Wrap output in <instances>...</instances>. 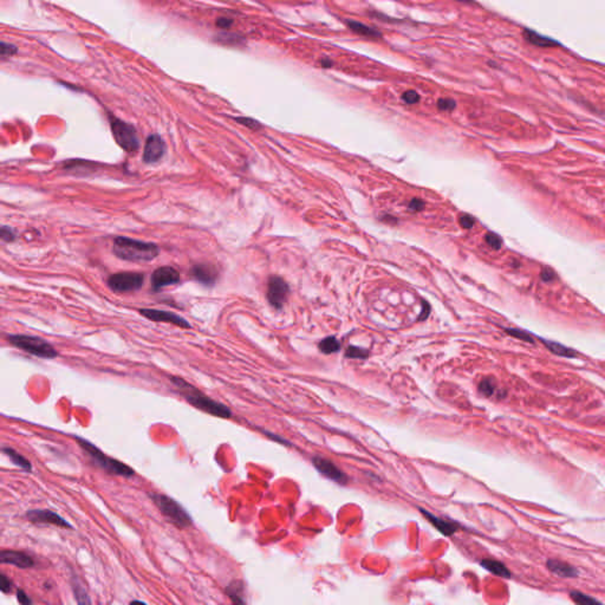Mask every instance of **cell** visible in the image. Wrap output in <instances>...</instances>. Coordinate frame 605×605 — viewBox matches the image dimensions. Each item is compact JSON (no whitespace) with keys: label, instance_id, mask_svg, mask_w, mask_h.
I'll return each mask as SVG.
<instances>
[{"label":"cell","instance_id":"obj_1","mask_svg":"<svg viewBox=\"0 0 605 605\" xmlns=\"http://www.w3.org/2000/svg\"><path fill=\"white\" fill-rule=\"evenodd\" d=\"M170 380L174 386L178 387L179 390L184 394L185 398L190 406L195 407L196 409L201 410V412L207 413L210 414V415L216 417L230 419V417L232 416V412H231L229 407L210 398L208 396L197 390L195 387H193L192 384L186 382L185 380L179 379V377H171Z\"/></svg>","mask_w":605,"mask_h":605},{"label":"cell","instance_id":"obj_2","mask_svg":"<svg viewBox=\"0 0 605 605\" xmlns=\"http://www.w3.org/2000/svg\"><path fill=\"white\" fill-rule=\"evenodd\" d=\"M114 253L119 259L127 261H152L159 256L158 245L153 242H144L135 239L118 237L114 240Z\"/></svg>","mask_w":605,"mask_h":605},{"label":"cell","instance_id":"obj_3","mask_svg":"<svg viewBox=\"0 0 605 605\" xmlns=\"http://www.w3.org/2000/svg\"><path fill=\"white\" fill-rule=\"evenodd\" d=\"M78 443H80V446L82 448H83V450L85 451V453H87L89 457H90L92 460L96 462L97 465H98L99 467H102L104 470H107V472H109L111 474H116V475L125 476V477L133 476L134 474H135V472H134V469L132 468V467L124 465L121 461L115 460V459H113V458H109L108 455L102 453L98 448L93 446L92 443L87 441V440L78 439Z\"/></svg>","mask_w":605,"mask_h":605},{"label":"cell","instance_id":"obj_4","mask_svg":"<svg viewBox=\"0 0 605 605\" xmlns=\"http://www.w3.org/2000/svg\"><path fill=\"white\" fill-rule=\"evenodd\" d=\"M9 342L16 348L33 355V356L40 358H55L58 356V352L44 339L35 336L26 335H12L7 337Z\"/></svg>","mask_w":605,"mask_h":605},{"label":"cell","instance_id":"obj_5","mask_svg":"<svg viewBox=\"0 0 605 605\" xmlns=\"http://www.w3.org/2000/svg\"><path fill=\"white\" fill-rule=\"evenodd\" d=\"M152 498L164 517L174 525H177L178 527L185 528L192 525V518L186 512L184 507L174 499L162 494H153Z\"/></svg>","mask_w":605,"mask_h":605},{"label":"cell","instance_id":"obj_6","mask_svg":"<svg viewBox=\"0 0 605 605\" xmlns=\"http://www.w3.org/2000/svg\"><path fill=\"white\" fill-rule=\"evenodd\" d=\"M111 132L114 139L122 149L128 153L136 152L140 147L139 137L135 128L129 123H125L118 118H111Z\"/></svg>","mask_w":605,"mask_h":605},{"label":"cell","instance_id":"obj_7","mask_svg":"<svg viewBox=\"0 0 605 605\" xmlns=\"http://www.w3.org/2000/svg\"><path fill=\"white\" fill-rule=\"evenodd\" d=\"M144 283V275L137 272H119L110 275L108 285L115 292H132L142 287Z\"/></svg>","mask_w":605,"mask_h":605},{"label":"cell","instance_id":"obj_8","mask_svg":"<svg viewBox=\"0 0 605 605\" xmlns=\"http://www.w3.org/2000/svg\"><path fill=\"white\" fill-rule=\"evenodd\" d=\"M290 287L285 280L278 275H272L267 284V300L272 308L282 309L287 300Z\"/></svg>","mask_w":605,"mask_h":605},{"label":"cell","instance_id":"obj_9","mask_svg":"<svg viewBox=\"0 0 605 605\" xmlns=\"http://www.w3.org/2000/svg\"><path fill=\"white\" fill-rule=\"evenodd\" d=\"M140 313L147 319L153 320V322L169 323L182 329L190 327V324L187 322L185 318H182V317L177 315V313L170 311H163V310L156 309H141Z\"/></svg>","mask_w":605,"mask_h":605},{"label":"cell","instance_id":"obj_10","mask_svg":"<svg viewBox=\"0 0 605 605\" xmlns=\"http://www.w3.org/2000/svg\"><path fill=\"white\" fill-rule=\"evenodd\" d=\"M312 464L316 467V469L318 470L320 474H323L324 476H326L327 479L341 485H345L348 483V475H346L344 472H342L334 462L327 460V459L316 457L312 459Z\"/></svg>","mask_w":605,"mask_h":605},{"label":"cell","instance_id":"obj_11","mask_svg":"<svg viewBox=\"0 0 605 605\" xmlns=\"http://www.w3.org/2000/svg\"><path fill=\"white\" fill-rule=\"evenodd\" d=\"M180 280V273L170 266H162L155 270L152 274V287L154 291L161 290L164 286L174 285Z\"/></svg>","mask_w":605,"mask_h":605},{"label":"cell","instance_id":"obj_12","mask_svg":"<svg viewBox=\"0 0 605 605\" xmlns=\"http://www.w3.org/2000/svg\"><path fill=\"white\" fill-rule=\"evenodd\" d=\"M26 518L31 522H37V524H51L57 525L59 527H68L70 528L71 525L68 521L64 520L61 515L52 512L48 510H33L26 513Z\"/></svg>","mask_w":605,"mask_h":605},{"label":"cell","instance_id":"obj_13","mask_svg":"<svg viewBox=\"0 0 605 605\" xmlns=\"http://www.w3.org/2000/svg\"><path fill=\"white\" fill-rule=\"evenodd\" d=\"M164 154V142L159 135H150L145 142L143 160L147 163L159 161Z\"/></svg>","mask_w":605,"mask_h":605},{"label":"cell","instance_id":"obj_14","mask_svg":"<svg viewBox=\"0 0 605 605\" xmlns=\"http://www.w3.org/2000/svg\"><path fill=\"white\" fill-rule=\"evenodd\" d=\"M192 277L206 286H212L218 279V271L210 264H197L190 270Z\"/></svg>","mask_w":605,"mask_h":605},{"label":"cell","instance_id":"obj_15","mask_svg":"<svg viewBox=\"0 0 605 605\" xmlns=\"http://www.w3.org/2000/svg\"><path fill=\"white\" fill-rule=\"evenodd\" d=\"M12 564L20 569H29L35 565L33 559L30 556L19 551L5 550L0 551V564Z\"/></svg>","mask_w":605,"mask_h":605},{"label":"cell","instance_id":"obj_16","mask_svg":"<svg viewBox=\"0 0 605 605\" xmlns=\"http://www.w3.org/2000/svg\"><path fill=\"white\" fill-rule=\"evenodd\" d=\"M546 566L552 573L557 574L558 577L576 578L579 574L576 567L557 559H548L546 562Z\"/></svg>","mask_w":605,"mask_h":605},{"label":"cell","instance_id":"obj_17","mask_svg":"<svg viewBox=\"0 0 605 605\" xmlns=\"http://www.w3.org/2000/svg\"><path fill=\"white\" fill-rule=\"evenodd\" d=\"M421 513L424 515L425 518L428 519V521L431 522V524L439 530L440 532L442 533L444 536H451L453 533H455L458 531V525L455 524V522H450L448 520H443V519L436 517V515L432 514L431 512H428V511H425L423 509H420Z\"/></svg>","mask_w":605,"mask_h":605},{"label":"cell","instance_id":"obj_18","mask_svg":"<svg viewBox=\"0 0 605 605\" xmlns=\"http://www.w3.org/2000/svg\"><path fill=\"white\" fill-rule=\"evenodd\" d=\"M524 37H525V39L527 40L528 43H531V44H533V45H536V46L550 47V46L559 45V43L556 42V40H553L552 38H548V37L538 35L537 32L532 31V30H528V29H526L525 31H524Z\"/></svg>","mask_w":605,"mask_h":605},{"label":"cell","instance_id":"obj_19","mask_svg":"<svg viewBox=\"0 0 605 605\" xmlns=\"http://www.w3.org/2000/svg\"><path fill=\"white\" fill-rule=\"evenodd\" d=\"M71 584H72V590H73L74 597H76L77 604L78 605H91L90 597H89L87 589H85L84 584L82 583L80 578H78L77 576H73L72 581H71Z\"/></svg>","mask_w":605,"mask_h":605},{"label":"cell","instance_id":"obj_20","mask_svg":"<svg viewBox=\"0 0 605 605\" xmlns=\"http://www.w3.org/2000/svg\"><path fill=\"white\" fill-rule=\"evenodd\" d=\"M480 564L484 569H486L487 571H489V572L498 574V576H501L503 578L511 577V572L509 571V569H507L505 564L501 562H498V560H493V559H484V560H481Z\"/></svg>","mask_w":605,"mask_h":605},{"label":"cell","instance_id":"obj_21","mask_svg":"<svg viewBox=\"0 0 605 605\" xmlns=\"http://www.w3.org/2000/svg\"><path fill=\"white\" fill-rule=\"evenodd\" d=\"M3 453L6 454L7 457H9L14 465H17L18 467H20L21 469L26 470V472H31L32 470V465L31 462H30L28 459L24 458L23 455L18 453L13 449V448H9V447H5L3 448Z\"/></svg>","mask_w":605,"mask_h":605},{"label":"cell","instance_id":"obj_22","mask_svg":"<svg viewBox=\"0 0 605 605\" xmlns=\"http://www.w3.org/2000/svg\"><path fill=\"white\" fill-rule=\"evenodd\" d=\"M346 24H348L351 31L357 33V35L371 37V38H379V37H381V33L379 31H376L375 29L369 28V26L362 24V23H358V21L348 20L346 21Z\"/></svg>","mask_w":605,"mask_h":605},{"label":"cell","instance_id":"obj_23","mask_svg":"<svg viewBox=\"0 0 605 605\" xmlns=\"http://www.w3.org/2000/svg\"><path fill=\"white\" fill-rule=\"evenodd\" d=\"M242 590H244V586H242L240 582H233L227 589V593H229L230 598L232 599L234 605H246Z\"/></svg>","mask_w":605,"mask_h":605},{"label":"cell","instance_id":"obj_24","mask_svg":"<svg viewBox=\"0 0 605 605\" xmlns=\"http://www.w3.org/2000/svg\"><path fill=\"white\" fill-rule=\"evenodd\" d=\"M318 348L320 350V352H323L324 355H331L339 351V349H341V343H339L338 339L334 337V336H330V337L324 338L323 341L319 342Z\"/></svg>","mask_w":605,"mask_h":605},{"label":"cell","instance_id":"obj_25","mask_svg":"<svg viewBox=\"0 0 605 605\" xmlns=\"http://www.w3.org/2000/svg\"><path fill=\"white\" fill-rule=\"evenodd\" d=\"M543 342L545 343L546 348L550 350L551 352H553L554 355H558V356L569 357V358H573L577 356V354L574 352L573 350L566 348V346L559 344V343L551 342V341H544V339H543Z\"/></svg>","mask_w":605,"mask_h":605},{"label":"cell","instance_id":"obj_26","mask_svg":"<svg viewBox=\"0 0 605 605\" xmlns=\"http://www.w3.org/2000/svg\"><path fill=\"white\" fill-rule=\"evenodd\" d=\"M570 597L577 605H603L598 599L592 598L591 596L585 595L581 591H571Z\"/></svg>","mask_w":605,"mask_h":605},{"label":"cell","instance_id":"obj_27","mask_svg":"<svg viewBox=\"0 0 605 605\" xmlns=\"http://www.w3.org/2000/svg\"><path fill=\"white\" fill-rule=\"evenodd\" d=\"M479 390L486 396L494 395L496 393V384L494 382V380L489 379V377L488 379L483 380V382L479 384Z\"/></svg>","mask_w":605,"mask_h":605},{"label":"cell","instance_id":"obj_28","mask_svg":"<svg viewBox=\"0 0 605 605\" xmlns=\"http://www.w3.org/2000/svg\"><path fill=\"white\" fill-rule=\"evenodd\" d=\"M369 356V351L357 346L350 345L345 351V357L348 358H367Z\"/></svg>","mask_w":605,"mask_h":605},{"label":"cell","instance_id":"obj_29","mask_svg":"<svg viewBox=\"0 0 605 605\" xmlns=\"http://www.w3.org/2000/svg\"><path fill=\"white\" fill-rule=\"evenodd\" d=\"M505 331L510 336H512V337H515V338H518V339H521V341L527 342V343H535V341H533V338H532V336L530 335V334H527V332L518 330V329H505Z\"/></svg>","mask_w":605,"mask_h":605},{"label":"cell","instance_id":"obj_30","mask_svg":"<svg viewBox=\"0 0 605 605\" xmlns=\"http://www.w3.org/2000/svg\"><path fill=\"white\" fill-rule=\"evenodd\" d=\"M485 239H486V242L488 244L489 247H492L493 249H496V251L501 248L502 240H501V239H500V237H499L498 234L488 232L486 234V238H485Z\"/></svg>","mask_w":605,"mask_h":605},{"label":"cell","instance_id":"obj_31","mask_svg":"<svg viewBox=\"0 0 605 605\" xmlns=\"http://www.w3.org/2000/svg\"><path fill=\"white\" fill-rule=\"evenodd\" d=\"M18 52V48L12 45V44L0 42V57H11V56L16 55Z\"/></svg>","mask_w":605,"mask_h":605},{"label":"cell","instance_id":"obj_32","mask_svg":"<svg viewBox=\"0 0 605 605\" xmlns=\"http://www.w3.org/2000/svg\"><path fill=\"white\" fill-rule=\"evenodd\" d=\"M402 99L405 100L406 103H408V104H415V103H419L420 102L421 97H420V95L416 91L408 90V91H406L405 93H403V95H402Z\"/></svg>","mask_w":605,"mask_h":605},{"label":"cell","instance_id":"obj_33","mask_svg":"<svg viewBox=\"0 0 605 605\" xmlns=\"http://www.w3.org/2000/svg\"><path fill=\"white\" fill-rule=\"evenodd\" d=\"M0 239L4 241H13L14 239H16V234H14V231L12 229H10V227H0Z\"/></svg>","mask_w":605,"mask_h":605},{"label":"cell","instance_id":"obj_34","mask_svg":"<svg viewBox=\"0 0 605 605\" xmlns=\"http://www.w3.org/2000/svg\"><path fill=\"white\" fill-rule=\"evenodd\" d=\"M455 107H457V103L450 98H440L438 100V108L440 110H453Z\"/></svg>","mask_w":605,"mask_h":605},{"label":"cell","instance_id":"obj_35","mask_svg":"<svg viewBox=\"0 0 605 605\" xmlns=\"http://www.w3.org/2000/svg\"><path fill=\"white\" fill-rule=\"evenodd\" d=\"M459 222H460V225L462 229H472V227L475 225V219L473 218L472 215L469 214H462L460 216V220H459Z\"/></svg>","mask_w":605,"mask_h":605},{"label":"cell","instance_id":"obj_36","mask_svg":"<svg viewBox=\"0 0 605 605\" xmlns=\"http://www.w3.org/2000/svg\"><path fill=\"white\" fill-rule=\"evenodd\" d=\"M12 590V582L7 578L5 574L0 573V591L3 592H10Z\"/></svg>","mask_w":605,"mask_h":605},{"label":"cell","instance_id":"obj_37","mask_svg":"<svg viewBox=\"0 0 605 605\" xmlns=\"http://www.w3.org/2000/svg\"><path fill=\"white\" fill-rule=\"evenodd\" d=\"M541 279H543L544 282H552V280L556 279V273L551 268L545 267L544 270L541 271Z\"/></svg>","mask_w":605,"mask_h":605},{"label":"cell","instance_id":"obj_38","mask_svg":"<svg viewBox=\"0 0 605 605\" xmlns=\"http://www.w3.org/2000/svg\"><path fill=\"white\" fill-rule=\"evenodd\" d=\"M17 598H18V602H19L21 605H32L31 599L29 598V596L26 595L23 590H18Z\"/></svg>","mask_w":605,"mask_h":605},{"label":"cell","instance_id":"obj_39","mask_svg":"<svg viewBox=\"0 0 605 605\" xmlns=\"http://www.w3.org/2000/svg\"><path fill=\"white\" fill-rule=\"evenodd\" d=\"M423 206H424V204L422 203V201L420 199H413L412 201H410V204H409L410 211H413V212H420V211H422V208H423Z\"/></svg>","mask_w":605,"mask_h":605},{"label":"cell","instance_id":"obj_40","mask_svg":"<svg viewBox=\"0 0 605 605\" xmlns=\"http://www.w3.org/2000/svg\"><path fill=\"white\" fill-rule=\"evenodd\" d=\"M239 122H241V124H244L246 127H248V128H251L253 130H256L259 128V123L257 121H253V119H249V118H238Z\"/></svg>","mask_w":605,"mask_h":605},{"label":"cell","instance_id":"obj_41","mask_svg":"<svg viewBox=\"0 0 605 605\" xmlns=\"http://www.w3.org/2000/svg\"><path fill=\"white\" fill-rule=\"evenodd\" d=\"M429 312H431V305L428 304L427 301H422V312L420 315V320H423L428 317Z\"/></svg>","mask_w":605,"mask_h":605},{"label":"cell","instance_id":"obj_42","mask_svg":"<svg viewBox=\"0 0 605 605\" xmlns=\"http://www.w3.org/2000/svg\"><path fill=\"white\" fill-rule=\"evenodd\" d=\"M232 24H233V20L229 19V18H220V19L216 21V25L220 26V28H222V29L230 28V26Z\"/></svg>","mask_w":605,"mask_h":605},{"label":"cell","instance_id":"obj_43","mask_svg":"<svg viewBox=\"0 0 605 605\" xmlns=\"http://www.w3.org/2000/svg\"><path fill=\"white\" fill-rule=\"evenodd\" d=\"M130 605H147L144 602H141V600H134V602L130 603Z\"/></svg>","mask_w":605,"mask_h":605}]
</instances>
